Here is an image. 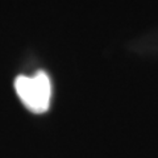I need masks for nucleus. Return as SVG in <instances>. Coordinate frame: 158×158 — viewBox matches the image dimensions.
<instances>
[{
  "label": "nucleus",
  "mask_w": 158,
  "mask_h": 158,
  "mask_svg": "<svg viewBox=\"0 0 158 158\" xmlns=\"http://www.w3.org/2000/svg\"><path fill=\"white\" fill-rule=\"evenodd\" d=\"M15 90L29 111L42 113L50 107L52 82L45 71H37L33 77H17L15 81Z\"/></svg>",
  "instance_id": "nucleus-1"
}]
</instances>
